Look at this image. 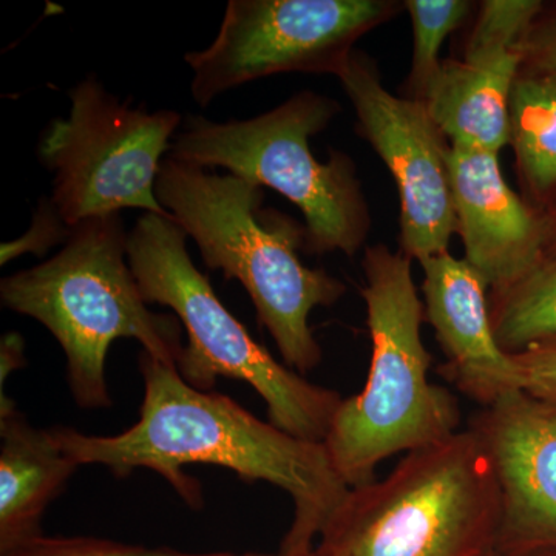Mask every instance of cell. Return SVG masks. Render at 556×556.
Listing matches in <instances>:
<instances>
[{"mask_svg": "<svg viewBox=\"0 0 556 556\" xmlns=\"http://www.w3.org/2000/svg\"><path fill=\"white\" fill-rule=\"evenodd\" d=\"M551 222V239H548L547 258H556V218H548Z\"/></svg>", "mask_w": 556, "mask_h": 556, "instance_id": "25", "label": "cell"}, {"mask_svg": "<svg viewBox=\"0 0 556 556\" xmlns=\"http://www.w3.org/2000/svg\"><path fill=\"white\" fill-rule=\"evenodd\" d=\"M538 0H485L467 39L463 58L503 56L521 51L527 33L543 13Z\"/></svg>", "mask_w": 556, "mask_h": 556, "instance_id": "19", "label": "cell"}, {"mask_svg": "<svg viewBox=\"0 0 556 556\" xmlns=\"http://www.w3.org/2000/svg\"><path fill=\"white\" fill-rule=\"evenodd\" d=\"M450 172L464 258L490 292L514 287L547 260L551 222L508 186L497 153L452 146Z\"/></svg>", "mask_w": 556, "mask_h": 556, "instance_id": "12", "label": "cell"}, {"mask_svg": "<svg viewBox=\"0 0 556 556\" xmlns=\"http://www.w3.org/2000/svg\"><path fill=\"white\" fill-rule=\"evenodd\" d=\"M413 27L412 67L404 83L407 100L426 102L441 73V49L445 39L470 17L468 0H405Z\"/></svg>", "mask_w": 556, "mask_h": 556, "instance_id": "18", "label": "cell"}, {"mask_svg": "<svg viewBox=\"0 0 556 556\" xmlns=\"http://www.w3.org/2000/svg\"><path fill=\"white\" fill-rule=\"evenodd\" d=\"M519 181L538 201L556 195V73L521 67L510 94Z\"/></svg>", "mask_w": 556, "mask_h": 556, "instance_id": "16", "label": "cell"}, {"mask_svg": "<svg viewBox=\"0 0 556 556\" xmlns=\"http://www.w3.org/2000/svg\"><path fill=\"white\" fill-rule=\"evenodd\" d=\"M232 556H318L316 554V551L311 552V554H303V555H292V554H283V552H278L277 555H268V554H243V555H236L232 554Z\"/></svg>", "mask_w": 556, "mask_h": 556, "instance_id": "26", "label": "cell"}, {"mask_svg": "<svg viewBox=\"0 0 556 556\" xmlns=\"http://www.w3.org/2000/svg\"><path fill=\"white\" fill-rule=\"evenodd\" d=\"M24 365V339L17 332L3 336L0 343V383H5L11 371Z\"/></svg>", "mask_w": 556, "mask_h": 556, "instance_id": "24", "label": "cell"}, {"mask_svg": "<svg viewBox=\"0 0 556 556\" xmlns=\"http://www.w3.org/2000/svg\"><path fill=\"white\" fill-rule=\"evenodd\" d=\"M72 229L62 219L50 197L40 199L33 214L31 226L20 239L2 243L0 247V263L5 266L11 260L22 255H46L51 248L68 240Z\"/></svg>", "mask_w": 556, "mask_h": 556, "instance_id": "21", "label": "cell"}, {"mask_svg": "<svg viewBox=\"0 0 556 556\" xmlns=\"http://www.w3.org/2000/svg\"><path fill=\"white\" fill-rule=\"evenodd\" d=\"M500 495L473 431L415 450L356 486L318 540V556H482L495 548Z\"/></svg>", "mask_w": 556, "mask_h": 556, "instance_id": "5", "label": "cell"}, {"mask_svg": "<svg viewBox=\"0 0 556 556\" xmlns=\"http://www.w3.org/2000/svg\"><path fill=\"white\" fill-rule=\"evenodd\" d=\"M420 266L424 318L445 354L439 372L482 408L525 391L521 365L493 332L484 277L450 252L426 258Z\"/></svg>", "mask_w": 556, "mask_h": 556, "instance_id": "13", "label": "cell"}, {"mask_svg": "<svg viewBox=\"0 0 556 556\" xmlns=\"http://www.w3.org/2000/svg\"><path fill=\"white\" fill-rule=\"evenodd\" d=\"M174 219L144 212L129 232L127 260L142 298L174 311L188 332L181 378L214 391L218 378L243 380L265 401L273 426L292 437L325 442L343 397L278 362L215 294L186 248Z\"/></svg>", "mask_w": 556, "mask_h": 556, "instance_id": "7", "label": "cell"}, {"mask_svg": "<svg viewBox=\"0 0 556 556\" xmlns=\"http://www.w3.org/2000/svg\"><path fill=\"white\" fill-rule=\"evenodd\" d=\"M340 110L332 98L303 90L255 118L215 123L189 115L175 135L169 156L204 169L223 167L276 190L305 217L303 251H340L354 257L371 230L356 163L340 150H331L327 163H320L309 149L311 137L327 129Z\"/></svg>", "mask_w": 556, "mask_h": 556, "instance_id": "6", "label": "cell"}, {"mask_svg": "<svg viewBox=\"0 0 556 556\" xmlns=\"http://www.w3.org/2000/svg\"><path fill=\"white\" fill-rule=\"evenodd\" d=\"M338 79L356 112L357 134L396 182L402 254L420 263L448 252L450 240L457 233L452 142L424 102L386 89L378 62L365 51H353Z\"/></svg>", "mask_w": 556, "mask_h": 556, "instance_id": "10", "label": "cell"}, {"mask_svg": "<svg viewBox=\"0 0 556 556\" xmlns=\"http://www.w3.org/2000/svg\"><path fill=\"white\" fill-rule=\"evenodd\" d=\"M139 371L144 397L135 426L116 437L50 428L61 448L78 466H104L118 478L137 468L156 471L192 508L203 506V492L182 471L189 464H211L236 471L244 481L269 482L294 506L280 552H314L351 490L324 442L292 437L225 394L197 390L177 368L146 351L139 354Z\"/></svg>", "mask_w": 556, "mask_h": 556, "instance_id": "1", "label": "cell"}, {"mask_svg": "<svg viewBox=\"0 0 556 556\" xmlns=\"http://www.w3.org/2000/svg\"><path fill=\"white\" fill-rule=\"evenodd\" d=\"M500 495L495 548L503 556L556 552V402L515 391L468 424Z\"/></svg>", "mask_w": 556, "mask_h": 556, "instance_id": "11", "label": "cell"}, {"mask_svg": "<svg viewBox=\"0 0 556 556\" xmlns=\"http://www.w3.org/2000/svg\"><path fill=\"white\" fill-rule=\"evenodd\" d=\"M529 556H556V552H541V554H533Z\"/></svg>", "mask_w": 556, "mask_h": 556, "instance_id": "27", "label": "cell"}, {"mask_svg": "<svg viewBox=\"0 0 556 556\" xmlns=\"http://www.w3.org/2000/svg\"><path fill=\"white\" fill-rule=\"evenodd\" d=\"M402 10L399 0H230L214 42L185 56L190 93L206 109L226 91L281 73L338 78L358 40Z\"/></svg>", "mask_w": 556, "mask_h": 556, "instance_id": "9", "label": "cell"}, {"mask_svg": "<svg viewBox=\"0 0 556 556\" xmlns=\"http://www.w3.org/2000/svg\"><path fill=\"white\" fill-rule=\"evenodd\" d=\"M155 195L195 241L204 265L243 285L285 364L302 376L316 369L324 353L309 327L311 313L334 306L346 287L327 270L303 265L305 226L263 208L262 186L169 155L161 164Z\"/></svg>", "mask_w": 556, "mask_h": 556, "instance_id": "2", "label": "cell"}, {"mask_svg": "<svg viewBox=\"0 0 556 556\" xmlns=\"http://www.w3.org/2000/svg\"><path fill=\"white\" fill-rule=\"evenodd\" d=\"M78 464L51 430L33 427L11 399L0 405V554L42 536L43 514Z\"/></svg>", "mask_w": 556, "mask_h": 556, "instance_id": "14", "label": "cell"}, {"mask_svg": "<svg viewBox=\"0 0 556 556\" xmlns=\"http://www.w3.org/2000/svg\"><path fill=\"white\" fill-rule=\"evenodd\" d=\"M522 53L442 62L427 105L452 146L500 155L510 144V94Z\"/></svg>", "mask_w": 556, "mask_h": 556, "instance_id": "15", "label": "cell"}, {"mask_svg": "<svg viewBox=\"0 0 556 556\" xmlns=\"http://www.w3.org/2000/svg\"><path fill=\"white\" fill-rule=\"evenodd\" d=\"M522 67L556 73V16L533 22L521 46Z\"/></svg>", "mask_w": 556, "mask_h": 556, "instance_id": "23", "label": "cell"}, {"mask_svg": "<svg viewBox=\"0 0 556 556\" xmlns=\"http://www.w3.org/2000/svg\"><path fill=\"white\" fill-rule=\"evenodd\" d=\"M68 115L51 121L39 159L53 174L51 201L75 228L84 219L139 208L170 218L156 200L164 153L182 116L175 110L131 108L94 75L68 90Z\"/></svg>", "mask_w": 556, "mask_h": 556, "instance_id": "8", "label": "cell"}, {"mask_svg": "<svg viewBox=\"0 0 556 556\" xmlns=\"http://www.w3.org/2000/svg\"><path fill=\"white\" fill-rule=\"evenodd\" d=\"M482 556H503L500 554V552L496 551V548H492V551L486 552L485 555Z\"/></svg>", "mask_w": 556, "mask_h": 556, "instance_id": "28", "label": "cell"}, {"mask_svg": "<svg viewBox=\"0 0 556 556\" xmlns=\"http://www.w3.org/2000/svg\"><path fill=\"white\" fill-rule=\"evenodd\" d=\"M412 263L387 244L365 248L362 258L371 365L364 390L343 399L324 442L350 489L376 481V467L387 457L460 431L457 399L428 379L431 356L420 336L426 316Z\"/></svg>", "mask_w": 556, "mask_h": 556, "instance_id": "4", "label": "cell"}, {"mask_svg": "<svg viewBox=\"0 0 556 556\" xmlns=\"http://www.w3.org/2000/svg\"><path fill=\"white\" fill-rule=\"evenodd\" d=\"M0 556H232L230 552L177 551L170 547H144L101 538H47L39 536L21 546L3 552Z\"/></svg>", "mask_w": 556, "mask_h": 556, "instance_id": "20", "label": "cell"}, {"mask_svg": "<svg viewBox=\"0 0 556 556\" xmlns=\"http://www.w3.org/2000/svg\"><path fill=\"white\" fill-rule=\"evenodd\" d=\"M121 214L84 219L54 257L0 281L5 308L49 329L67 358L70 391L83 408H105L109 348L138 340L142 351L177 368L185 345L177 316L153 313L127 260Z\"/></svg>", "mask_w": 556, "mask_h": 556, "instance_id": "3", "label": "cell"}, {"mask_svg": "<svg viewBox=\"0 0 556 556\" xmlns=\"http://www.w3.org/2000/svg\"><path fill=\"white\" fill-rule=\"evenodd\" d=\"M490 318L500 346L518 354L556 336V258H547L514 287L490 292Z\"/></svg>", "mask_w": 556, "mask_h": 556, "instance_id": "17", "label": "cell"}, {"mask_svg": "<svg viewBox=\"0 0 556 556\" xmlns=\"http://www.w3.org/2000/svg\"><path fill=\"white\" fill-rule=\"evenodd\" d=\"M525 371V391L533 397L556 402V336L515 354Z\"/></svg>", "mask_w": 556, "mask_h": 556, "instance_id": "22", "label": "cell"}]
</instances>
